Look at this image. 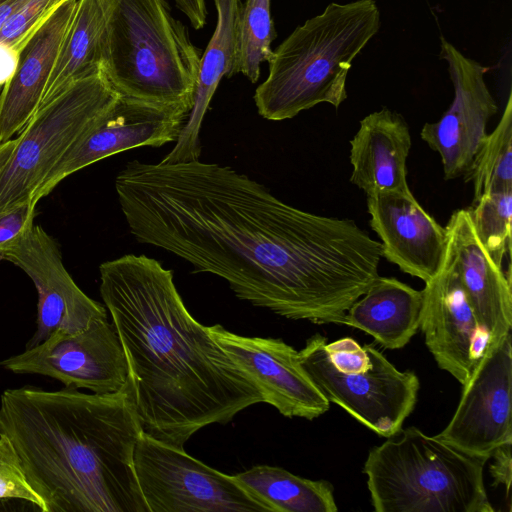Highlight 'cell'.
<instances>
[{
  "instance_id": "obj_1",
  "label": "cell",
  "mask_w": 512,
  "mask_h": 512,
  "mask_svg": "<svg viewBox=\"0 0 512 512\" xmlns=\"http://www.w3.org/2000/svg\"><path fill=\"white\" fill-rule=\"evenodd\" d=\"M115 189L138 242L288 319L341 324L379 276L381 243L353 220L293 207L230 166L133 160Z\"/></svg>"
},
{
  "instance_id": "obj_2",
  "label": "cell",
  "mask_w": 512,
  "mask_h": 512,
  "mask_svg": "<svg viewBox=\"0 0 512 512\" xmlns=\"http://www.w3.org/2000/svg\"><path fill=\"white\" fill-rule=\"evenodd\" d=\"M99 271L144 433L184 449L201 428L227 424L264 402L250 377L189 313L171 269L127 254Z\"/></svg>"
},
{
  "instance_id": "obj_3",
  "label": "cell",
  "mask_w": 512,
  "mask_h": 512,
  "mask_svg": "<svg viewBox=\"0 0 512 512\" xmlns=\"http://www.w3.org/2000/svg\"><path fill=\"white\" fill-rule=\"evenodd\" d=\"M143 433L127 380L118 391L5 390L0 434L44 512H149L134 470Z\"/></svg>"
},
{
  "instance_id": "obj_4",
  "label": "cell",
  "mask_w": 512,
  "mask_h": 512,
  "mask_svg": "<svg viewBox=\"0 0 512 512\" xmlns=\"http://www.w3.org/2000/svg\"><path fill=\"white\" fill-rule=\"evenodd\" d=\"M380 11L374 0L332 2L293 32L269 59L267 78L254 102L267 120L290 119L320 103L338 108L347 98L353 60L377 34Z\"/></svg>"
},
{
  "instance_id": "obj_5",
  "label": "cell",
  "mask_w": 512,
  "mask_h": 512,
  "mask_svg": "<svg viewBox=\"0 0 512 512\" xmlns=\"http://www.w3.org/2000/svg\"><path fill=\"white\" fill-rule=\"evenodd\" d=\"M488 460L411 426L374 446L363 473L376 512H493Z\"/></svg>"
},
{
  "instance_id": "obj_6",
  "label": "cell",
  "mask_w": 512,
  "mask_h": 512,
  "mask_svg": "<svg viewBox=\"0 0 512 512\" xmlns=\"http://www.w3.org/2000/svg\"><path fill=\"white\" fill-rule=\"evenodd\" d=\"M200 58L168 0H116L103 71L119 96L192 109Z\"/></svg>"
},
{
  "instance_id": "obj_7",
  "label": "cell",
  "mask_w": 512,
  "mask_h": 512,
  "mask_svg": "<svg viewBox=\"0 0 512 512\" xmlns=\"http://www.w3.org/2000/svg\"><path fill=\"white\" fill-rule=\"evenodd\" d=\"M118 97L102 69L74 82L38 109L19 132L17 144L0 172V211L32 200L66 151Z\"/></svg>"
},
{
  "instance_id": "obj_8",
  "label": "cell",
  "mask_w": 512,
  "mask_h": 512,
  "mask_svg": "<svg viewBox=\"0 0 512 512\" xmlns=\"http://www.w3.org/2000/svg\"><path fill=\"white\" fill-rule=\"evenodd\" d=\"M327 338L314 334L298 351L300 362L329 402L381 437L401 428L417 402L420 383L413 371L398 370L379 350L367 345L371 365L362 372L343 373L330 362Z\"/></svg>"
},
{
  "instance_id": "obj_9",
  "label": "cell",
  "mask_w": 512,
  "mask_h": 512,
  "mask_svg": "<svg viewBox=\"0 0 512 512\" xmlns=\"http://www.w3.org/2000/svg\"><path fill=\"white\" fill-rule=\"evenodd\" d=\"M134 470L149 512H269L233 476L142 433Z\"/></svg>"
},
{
  "instance_id": "obj_10",
  "label": "cell",
  "mask_w": 512,
  "mask_h": 512,
  "mask_svg": "<svg viewBox=\"0 0 512 512\" xmlns=\"http://www.w3.org/2000/svg\"><path fill=\"white\" fill-rule=\"evenodd\" d=\"M17 374H38L62 382L67 388L111 393L128 380L126 356L113 324L93 322L73 334L56 331L42 343L0 362Z\"/></svg>"
},
{
  "instance_id": "obj_11",
  "label": "cell",
  "mask_w": 512,
  "mask_h": 512,
  "mask_svg": "<svg viewBox=\"0 0 512 512\" xmlns=\"http://www.w3.org/2000/svg\"><path fill=\"white\" fill-rule=\"evenodd\" d=\"M190 111L187 106L160 105L119 96L66 151L32 201L37 204L67 176L99 160L133 148L176 142Z\"/></svg>"
},
{
  "instance_id": "obj_12",
  "label": "cell",
  "mask_w": 512,
  "mask_h": 512,
  "mask_svg": "<svg viewBox=\"0 0 512 512\" xmlns=\"http://www.w3.org/2000/svg\"><path fill=\"white\" fill-rule=\"evenodd\" d=\"M0 259L22 269L37 290V329L26 348L42 343L56 331L73 334L107 319L104 306L74 282L58 244L41 226L33 224L1 247Z\"/></svg>"
},
{
  "instance_id": "obj_13",
  "label": "cell",
  "mask_w": 512,
  "mask_h": 512,
  "mask_svg": "<svg viewBox=\"0 0 512 512\" xmlns=\"http://www.w3.org/2000/svg\"><path fill=\"white\" fill-rule=\"evenodd\" d=\"M512 335L489 344L462 386L458 406L436 436L474 456L490 459L500 445L512 443Z\"/></svg>"
},
{
  "instance_id": "obj_14",
  "label": "cell",
  "mask_w": 512,
  "mask_h": 512,
  "mask_svg": "<svg viewBox=\"0 0 512 512\" xmlns=\"http://www.w3.org/2000/svg\"><path fill=\"white\" fill-rule=\"evenodd\" d=\"M439 57L447 64L454 98L438 121L424 124L420 135L440 155L445 179L452 180L468 173L498 106L484 79L489 68L462 54L443 36Z\"/></svg>"
},
{
  "instance_id": "obj_15",
  "label": "cell",
  "mask_w": 512,
  "mask_h": 512,
  "mask_svg": "<svg viewBox=\"0 0 512 512\" xmlns=\"http://www.w3.org/2000/svg\"><path fill=\"white\" fill-rule=\"evenodd\" d=\"M420 328L440 369L462 386L488 348L491 337L462 287L447 243L438 272L425 282Z\"/></svg>"
},
{
  "instance_id": "obj_16",
  "label": "cell",
  "mask_w": 512,
  "mask_h": 512,
  "mask_svg": "<svg viewBox=\"0 0 512 512\" xmlns=\"http://www.w3.org/2000/svg\"><path fill=\"white\" fill-rule=\"evenodd\" d=\"M206 327L255 383L264 403L280 414L312 420L329 410L330 402L305 371L292 346L278 338L241 336L220 324Z\"/></svg>"
},
{
  "instance_id": "obj_17",
  "label": "cell",
  "mask_w": 512,
  "mask_h": 512,
  "mask_svg": "<svg viewBox=\"0 0 512 512\" xmlns=\"http://www.w3.org/2000/svg\"><path fill=\"white\" fill-rule=\"evenodd\" d=\"M370 226L381 239L382 257L424 282L439 270L447 233L408 191L367 195Z\"/></svg>"
},
{
  "instance_id": "obj_18",
  "label": "cell",
  "mask_w": 512,
  "mask_h": 512,
  "mask_svg": "<svg viewBox=\"0 0 512 512\" xmlns=\"http://www.w3.org/2000/svg\"><path fill=\"white\" fill-rule=\"evenodd\" d=\"M455 269L477 317L496 344L512 327L511 274L482 245L469 209L455 210L445 226Z\"/></svg>"
},
{
  "instance_id": "obj_19",
  "label": "cell",
  "mask_w": 512,
  "mask_h": 512,
  "mask_svg": "<svg viewBox=\"0 0 512 512\" xmlns=\"http://www.w3.org/2000/svg\"><path fill=\"white\" fill-rule=\"evenodd\" d=\"M78 0H67L21 50L0 93V143L19 133L36 112L53 71Z\"/></svg>"
},
{
  "instance_id": "obj_20",
  "label": "cell",
  "mask_w": 512,
  "mask_h": 512,
  "mask_svg": "<svg viewBox=\"0 0 512 512\" xmlns=\"http://www.w3.org/2000/svg\"><path fill=\"white\" fill-rule=\"evenodd\" d=\"M350 145V182L366 195L410 190L406 161L411 136L400 114L386 107L368 114L360 121Z\"/></svg>"
},
{
  "instance_id": "obj_21",
  "label": "cell",
  "mask_w": 512,
  "mask_h": 512,
  "mask_svg": "<svg viewBox=\"0 0 512 512\" xmlns=\"http://www.w3.org/2000/svg\"><path fill=\"white\" fill-rule=\"evenodd\" d=\"M217 11L214 33L200 58L194 103L172 150L163 163L199 160L201 125L210 101L223 77H232L236 57L237 26L241 0H213Z\"/></svg>"
},
{
  "instance_id": "obj_22",
  "label": "cell",
  "mask_w": 512,
  "mask_h": 512,
  "mask_svg": "<svg viewBox=\"0 0 512 512\" xmlns=\"http://www.w3.org/2000/svg\"><path fill=\"white\" fill-rule=\"evenodd\" d=\"M115 5L116 0H78L37 110L56 99L74 82L104 68Z\"/></svg>"
},
{
  "instance_id": "obj_23",
  "label": "cell",
  "mask_w": 512,
  "mask_h": 512,
  "mask_svg": "<svg viewBox=\"0 0 512 512\" xmlns=\"http://www.w3.org/2000/svg\"><path fill=\"white\" fill-rule=\"evenodd\" d=\"M423 292L394 277L378 276L349 307L342 323L387 349H400L420 328Z\"/></svg>"
},
{
  "instance_id": "obj_24",
  "label": "cell",
  "mask_w": 512,
  "mask_h": 512,
  "mask_svg": "<svg viewBox=\"0 0 512 512\" xmlns=\"http://www.w3.org/2000/svg\"><path fill=\"white\" fill-rule=\"evenodd\" d=\"M269 512H336L334 487L327 480L306 479L274 466H254L234 475Z\"/></svg>"
},
{
  "instance_id": "obj_25",
  "label": "cell",
  "mask_w": 512,
  "mask_h": 512,
  "mask_svg": "<svg viewBox=\"0 0 512 512\" xmlns=\"http://www.w3.org/2000/svg\"><path fill=\"white\" fill-rule=\"evenodd\" d=\"M465 176L473 184V203L487 193L512 189L511 93L496 128L487 134Z\"/></svg>"
},
{
  "instance_id": "obj_26",
  "label": "cell",
  "mask_w": 512,
  "mask_h": 512,
  "mask_svg": "<svg viewBox=\"0 0 512 512\" xmlns=\"http://www.w3.org/2000/svg\"><path fill=\"white\" fill-rule=\"evenodd\" d=\"M270 4L271 0H246L238 19L232 75L241 73L252 83L260 77L261 64L268 62L273 54L271 44L276 31Z\"/></svg>"
},
{
  "instance_id": "obj_27",
  "label": "cell",
  "mask_w": 512,
  "mask_h": 512,
  "mask_svg": "<svg viewBox=\"0 0 512 512\" xmlns=\"http://www.w3.org/2000/svg\"><path fill=\"white\" fill-rule=\"evenodd\" d=\"M469 211L482 245L502 266L511 252L512 189L483 195Z\"/></svg>"
},
{
  "instance_id": "obj_28",
  "label": "cell",
  "mask_w": 512,
  "mask_h": 512,
  "mask_svg": "<svg viewBox=\"0 0 512 512\" xmlns=\"http://www.w3.org/2000/svg\"><path fill=\"white\" fill-rule=\"evenodd\" d=\"M67 0H28L0 30V44L17 55L40 27Z\"/></svg>"
},
{
  "instance_id": "obj_29",
  "label": "cell",
  "mask_w": 512,
  "mask_h": 512,
  "mask_svg": "<svg viewBox=\"0 0 512 512\" xmlns=\"http://www.w3.org/2000/svg\"><path fill=\"white\" fill-rule=\"evenodd\" d=\"M30 502L44 512L42 499L28 483L11 441L0 434V500Z\"/></svg>"
},
{
  "instance_id": "obj_30",
  "label": "cell",
  "mask_w": 512,
  "mask_h": 512,
  "mask_svg": "<svg viewBox=\"0 0 512 512\" xmlns=\"http://www.w3.org/2000/svg\"><path fill=\"white\" fill-rule=\"evenodd\" d=\"M325 350L332 365L343 373L362 372L371 365L367 345L361 346L351 337L327 341Z\"/></svg>"
},
{
  "instance_id": "obj_31",
  "label": "cell",
  "mask_w": 512,
  "mask_h": 512,
  "mask_svg": "<svg viewBox=\"0 0 512 512\" xmlns=\"http://www.w3.org/2000/svg\"><path fill=\"white\" fill-rule=\"evenodd\" d=\"M36 204L32 200L0 211V248L34 224Z\"/></svg>"
},
{
  "instance_id": "obj_32",
  "label": "cell",
  "mask_w": 512,
  "mask_h": 512,
  "mask_svg": "<svg viewBox=\"0 0 512 512\" xmlns=\"http://www.w3.org/2000/svg\"><path fill=\"white\" fill-rule=\"evenodd\" d=\"M512 443H505L498 446L492 453L493 463L489 467L493 482L492 486L503 485L506 497L510 498V487L512 480Z\"/></svg>"
},
{
  "instance_id": "obj_33",
  "label": "cell",
  "mask_w": 512,
  "mask_h": 512,
  "mask_svg": "<svg viewBox=\"0 0 512 512\" xmlns=\"http://www.w3.org/2000/svg\"><path fill=\"white\" fill-rule=\"evenodd\" d=\"M176 7L188 18L194 29L206 24L207 9L205 0H173Z\"/></svg>"
},
{
  "instance_id": "obj_34",
  "label": "cell",
  "mask_w": 512,
  "mask_h": 512,
  "mask_svg": "<svg viewBox=\"0 0 512 512\" xmlns=\"http://www.w3.org/2000/svg\"><path fill=\"white\" fill-rule=\"evenodd\" d=\"M19 55H17L9 47L0 44V86H4L12 77Z\"/></svg>"
},
{
  "instance_id": "obj_35",
  "label": "cell",
  "mask_w": 512,
  "mask_h": 512,
  "mask_svg": "<svg viewBox=\"0 0 512 512\" xmlns=\"http://www.w3.org/2000/svg\"><path fill=\"white\" fill-rule=\"evenodd\" d=\"M28 0H0V30Z\"/></svg>"
},
{
  "instance_id": "obj_36",
  "label": "cell",
  "mask_w": 512,
  "mask_h": 512,
  "mask_svg": "<svg viewBox=\"0 0 512 512\" xmlns=\"http://www.w3.org/2000/svg\"><path fill=\"white\" fill-rule=\"evenodd\" d=\"M24 508L40 511V508L38 506L23 500H0V511L23 510Z\"/></svg>"
},
{
  "instance_id": "obj_37",
  "label": "cell",
  "mask_w": 512,
  "mask_h": 512,
  "mask_svg": "<svg viewBox=\"0 0 512 512\" xmlns=\"http://www.w3.org/2000/svg\"><path fill=\"white\" fill-rule=\"evenodd\" d=\"M17 144L16 139H9L5 142L0 143V172L5 167L7 161L9 160L15 146Z\"/></svg>"
},
{
  "instance_id": "obj_38",
  "label": "cell",
  "mask_w": 512,
  "mask_h": 512,
  "mask_svg": "<svg viewBox=\"0 0 512 512\" xmlns=\"http://www.w3.org/2000/svg\"><path fill=\"white\" fill-rule=\"evenodd\" d=\"M2 88H3V86H0V93H1V91H2Z\"/></svg>"
}]
</instances>
